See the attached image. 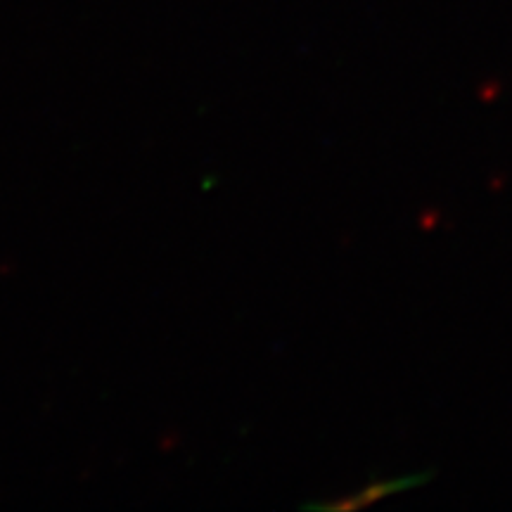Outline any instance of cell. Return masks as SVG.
<instances>
[{
  "instance_id": "obj_1",
  "label": "cell",
  "mask_w": 512,
  "mask_h": 512,
  "mask_svg": "<svg viewBox=\"0 0 512 512\" xmlns=\"http://www.w3.org/2000/svg\"><path fill=\"white\" fill-rule=\"evenodd\" d=\"M425 479H430V472L425 475H411V477H403V479H392V482H375L370 484L368 489L358 491V494H351L347 498H339L335 503H323V505H311V508H320V510H354V508H363V505H370L380 498L396 494V491L408 489V486L422 484Z\"/></svg>"
}]
</instances>
